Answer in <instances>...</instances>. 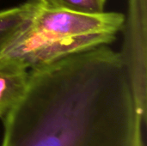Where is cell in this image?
Instances as JSON below:
<instances>
[{"instance_id": "obj_1", "label": "cell", "mask_w": 147, "mask_h": 146, "mask_svg": "<svg viewBox=\"0 0 147 146\" xmlns=\"http://www.w3.org/2000/svg\"><path fill=\"white\" fill-rule=\"evenodd\" d=\"M145 125L120 52L102 45L29 70L1 146H133Z\"/></svg>"}, {"instance_id": "obj_2", "label": "cell", "mask_w": 147, "mask_h": 146, "mask_svg": "<svg viewBox=\"0 0 147 146\" xmlns=\"http://www.w3.org/2000/svg\"><path fill=\"white\" fill-rule=\"evenodd\" d=\"M124 40L120 52L132 87L136 107L146 120L147 0H128L122 28Z\"/></svg>"}, {"instance_id": "obj_3", "label": "cell", "mask_w": 147, "mask_h": 146, "mask_svg": "<svg viewBox=\"0 0 147 146\" xmlns=\"http://www.w3.org/2000/svg\"><path fill=\"white\" fill-rule=\"evenodd\" d=\"M115 40V34H112L49 37L36 32L30 27L4 57L15 59L28 70H32L76 52L109 45Z\"/></svg>"}, {"instance_id": "obj_4", "label": "cell", "mask_w": 147, "mask_h": 146, "mask_svg": "<svg viewBox=\"0 0 147 146\" xmlns=\"http://www.w3.org/2000/svg\"><path fill=\"white\" fill-rule=\"evenodd\" d=\"M124 15L118 12L96 14L55 9L41 2L31 28L49 37H71L93 34H112L122 28Z\"/></svg>"}, {"instance_id": "obj_5", "label": "cell", "mask_w": 147, "mask_h": 146, "mask_svg": "<svg viewBox=\"0 0 147 146\" xmlns=\"http://www.w3.org/2000/svg\"><path fill=\"white\" fill-rule=\"evenodd\" d=\"M40 3V0H28L21 5L0 10V59L31 27Z\"/></svg>"}, {"instance_id": "obj_6", "label": "cell", "mask_w": 147, "mask_h": 146, "mask_svg": "<svg viewBox=\"0 0 147 146\" xmlns=\"http://www.w3.org/2000/svg\"><path fill=\"white\" fill-rule=\"evenodd\" d=\"M29 70L18 60L3 57L0 59V118L14 108L24 94Z\"/></svg>"}, {"instance_id": "obj_7", "label": "cell", "mask_w": 147, "mask_h": 146, "mask_svg": "<svg viewBox=\"0 0 147 146\" xmlns=\"http://www.w3.org/2000/svg\"><path fill=\"white\" fill-rule=\"evenodd\" d=\"M47 7L96 14L104 11L106 0H40Z\"/></svg>"}, {"instance_id": "obj_8", "label": "cell", "mask_w": 147, "mask_h": 146, "mask_svg": "<svg viewBox=\"0 0 147 146\" xmlns=\"http://www.w3.org/2000/svg\"><path fill=\"white\" fill-rule=\"evenodd\" d=\"M133 146H145V143H144V139H143V130L140 131L137 136L136 139L134 140V145Z\"/></svg>"}]
</instances>
